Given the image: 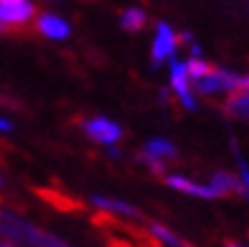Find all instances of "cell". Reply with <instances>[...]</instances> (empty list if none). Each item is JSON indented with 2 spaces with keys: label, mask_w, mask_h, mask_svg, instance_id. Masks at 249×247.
<instances>
[{
  "label": "cell",
  "mask_w": 249,
  "mask_h": 247,
  "mask_svg": "<svg viewBox=\"0 0 249 247\" xmlns=\"http://www.w3.org/2000/svg\"><path fill=\"white\" fill-rule=\"evenodd\" d=\"M0 236L9 243H23L27 247H43V243L48 241L50 234L41 231L39 227H34L27 220L18 218L16 213L0 207Z\"/></svg>",
  "instance_id": "1"
},
{
  "label": "cell",
  "mask_w": 249,
  "mask_h": 247,
  "mask_svg": "<svg viewBox=\"0 0 249 247\" xmlns=\"http://www.w3.org/2000/svg\"><path fill=\"white\" fill-rule=\"evenodd\" d=\"M36 7L27 0H0V23L12 27L16 37H30L27 23L34 19Z\"/></svg>",
  "instance_id": "2"
},
{
  "label": "cell",
  "mask_w": 249,
  "mask_h": 247,
  "mask_svg": "<svg viewBox=\"0 0 249 247\" xmlns=\"http://www.w3.org/2000/svg\"><path fill=\"white\" fill-rule=\"evenodd\" d=\"M238 84H240V75L227 71V68H213V71L202 79H195L193 82V89H195L199 95H215V93H233L238 91Z\"/></svg>",
  "instance_id": "3"
},
{
  "label": "cell",
  "mask_w": 249,
  "mask_h": 247,
  "mask_svg": "<svg viewBox=\"0 0 249 247\" xmlns=\"http://www.w3.org/2000/svg\"><path fill=\"white\" fill-rule=\"evenodd\" d=\"M82 130L86 132V136L93 138L95 143H105V145H111L116 141L123 138V130L120 125H116L113 120L105 116H95V118H89V120H82Z\"/></svg>",
  "instance_id": "4"
},
{
  "label": "cell",
  "mask_w": 249,
  "mask_h": 247,
  "mask_svg": "<svg viewBox=\"0 0 249 247\" xmlns=\"http://www.w3.org/2000/svg\"><path fill=\"white\" fill-rule=\"evenodd\" d=\"M34 195L43 200L48 207L57 209V211H64V213H82L84 211V202L72 197L71 193H66L61 189H48V186H36L34 189Z\"/></svg>",
  "instance_id": "5"
},
{
  "label": "cell",
  "mask_w": 249,
  "mask_h": 247,
  "mask_svg": "<svg viewBox=\"0 0 249 247\" xmlns=\"http://www.w3.org/2000/svg\"><path fill=\"white\" fill-rule=\"evenodd\" d=\"M175 48H177V34L172 32L168 23H157V37L152 43V68H159L168 57H175Z\"/></svg>",
  "instance_id": "6"
},
{
  "label": "cell",
  "mask_w": 249,
  "mask_h": 247,
  "mask_svg": "<svg viewBox=\"0 0 249 247\" xmlns=\"http://www.w3.org/2000/svg\"><path fill=\"white\" fill-rule=\"evenodd\" d=\"M170 84L172 91L177 95V100L184 104L188 111H195L197 104L193 100V93L188 89V73H186V64H181L177 57H170Z\"/></svg>",
  "instance_id": "7"
},
{
  "label": "cell",
  "mask_w": 249,
  "mask_h": 247,
  "mask_svg": "<svg viewBox=\"0 0 249 247\" xmlns=\"http://www.w3.org/2000/svg\"><path fill=\"white\" fill-rule=\"evenodd\" d=\"M34 25H36V32H41L43 37L54 39V41H61L71 34V25L64 19L54 16V14H41Z\"/></svg>",
  "instance_id": "8"
},
{
  "label": "cell",
  "mask_w": 249,
  "mask_h": 247,
  "mask_svg": "<svg viewBox=\"0 0 249 247\" xmlns=\"http://www.w3.org/2000/svg\"><path fill=\"white\" fill-rule=\"evenodd\" d=\"M163 182H165V186H170V189L179 190V193H188V195L204 197V200H213V197H217L215 193H213V189H211V186L195 184V182H190V179H186V177H181V175L163 177Z\"/></svg>",
  "instance_id": "9"
},
{
  "label": "cell",
  "mask_w": 249,
  "mask_h": 247,
  "mask_svg": "<svg viewBox=\"0 0 249 247\" xmlns=\"http://www.w3.org/2000/svg\"><path fill=\"white\" fill-rule=\"evenodd\" d=\"M222 111L236 120H249V91H233L224 100Z\"/></svg>",
  "instance_id": "10"
},
{
  "label": "cell",
  "mask_w": 249,
  "mask_h": 247,
  "mask_svg": "<svg viewBox=\"0 0 249 247\" xmlns=\"http://www.w3.org/2000/svg\"><path fill=\"white\" fill-rule=\"evenodd\" d=\"M91 204L93 207H98V211H107V213H124L129 215V218H143V213L138 211L136 207H131L127 202H120V200H111V197H100V195H93L91 197Z\"/></svg>",
  "instance_id": "11"
},
{
  "label": "cell",
  "mask_w": 249,
  "mask_h": 247,
  "mask_svg": "<svg viewBox=\"0 0 249 247\" xmlns=\"http://www.w3.org/2000/svg\"><path fill=\"white\" fill-rule=\"evenodd\" d=\"M145 23H147V14L141 7H129V9H124L120 14V27L124 32H131V34L141 32L145 27Z\"/></svg>",
  "instance_id": "12"
},
{
  "label": "cell",
  "mask_w": 249,
  "mask_h": 247,
  "mask_svg": "<svg viewBox=\"0 0 249 247\" xmlns=\"http://www.w3.org/2000/svg\"><path fill=\"white\" fill-rule=\"evenodd\" d=\"M150 231L159 243H165V245H170V247H193L188 241L179 238L177 234H172L170 229L163 227V225H159V222H150Z\"/></svg>",
  "instance_id": "13"
},
{
  "label": "cell",
  "mask_w": 249,
  "mask_h": 247,
  "mask_svg": "<svg viewBox=\"0 0 249 247\" xmlns=\"http://www.w3.org/2000/svg\"><path fill=\"white\" fill-rule=\"evenodd\" d=\"M145 152L152 156H159V159H177V148L170 143V141H165V138H152L145 143Z\"/></svg>",
  "instance_id": "14"
},
{
  "label": "cell",
  "mask_w": 249,
  "mask_h": 247,
  "mask_svg": "<svg viewBox=\"0 0 249 247\" xmlns=\"http://www.w3.org/2000/svg\"><path fill=\"white\" fill-rule=\"evenodd\" d=\"M213 68H215V66L209 64V61H204V59H199V57H190L188 61H186V73H188V77L193 79V82L206 77Z\"/></svg>",
  "instance_id": "15"
},
{
  "label": "cell",
  "mask_w": 249,
  "mask_h": 247,
  "mask_svg": "<svg viewBox=\"0 0 249 247\" xmlns=\"http://www.w3.org/2000/svg\"><path fill=\"white\" fill-rule=\"evenodd\" d=\"M138 161H143L145 166H147V168H150L157 177H163L165 175V168H168V166H165L163 159L152 156V154H147V152H141V154H138Z\"/></svg>",
  "instance_id": "16"
},
{
  "label": "cell",
  "mask_w": 249,
  "mask_h": 247,
  "mask_svg": "<svg viewBox=\"0 0 249 247\" xmlns=\"http://www.w3.org/2000/svg\"><path fill=\"white\" fill-rule=\"evenodd\" d=\"M107 245L109 247H136L131 241H127V238H118V236H111V234H107Z\"/></svg>",
  "instance_id": "17"
},
{
  "label": "cell",
  "mask_w": 249,
  "mask_h": 247,
  "mask_svg": "<svg viewBox=\"0 0 249 247\" xmlns=\"http://www.w3.org/2000/svg\"><path fill=\"white\" fill-rule=\"evenodd\" d=\"M238 166H240V177H243V182H245V186L249 189V166L240 159V154H238Z\"/></svg>",
  "instance_id": "18"
},
{
  "label": "cell",
  "mask_w": 249,
  "mask_h": 247,
  "mask_svg": "<svg viewBox=\"0 0 249 247\" xmlns=\"http://www.w3.org/2000/svg\"><path fill=\"white\" fill-rule=\"evenodd\" d=\"M43 247H71V245H66L64 241H59V238H54V236H48V241L43 243Z\"/></svg>",
  "instance_id": "19"
},
{
  "label": "cell",
  "mask_w": 249,
  "mask_h": 247,
  "mask_svg": "<svg viewBox=\"0 0 249 247\" xmlns=\"http://www.w3.org/2000/svg\"><path fill=\"white\" fill-rule=\"evenodd\" d=\"M186 43H193V34L190 32L177 34V46H186Z\"/></svg>",
  "instance_id": "20"
},
{
  "label": "cell",
  "mask_w": 249,
  "mask_h": 247,
  "mask_svg": "<svg viewBox=\"0 0 249 247\" xmlns=\"http://www.w3.org/2000/svg\"><path fill=\"white\" fill-rule=\"evenodd\" d=\"M0 37H16V32H14L12 27H7L0 23Z\"/></svg>",
  "instance_id": "21"
},
{
  "label": "cell",
  "mask_w": 249,
  "mask_h": 247,
  "mask_svg": "<svg viewBox=\"0 0 249 247\" xmlns=\"http://www.w3.org/2000/svg\"><path fill=\"white\" fill-rule=\"evenodd\" d=\"M14 125L7 120V118H0V132H12Z\"/></svg>",
  "instance_id": "22"
},
{
  "label": "cell",
  "mask_w": 249,
  "mask_h": 247,
  "mask_svg": "<svg viewBox=\"0 0 249 247\" xmlns=\"http://www.w3.org/2000/svg\"><path fill=\"white\" fill-rule=\"evenodd\" d=\"M224 247H240V245H238V243H233V241H227V243H224Z\"/></svg>",
  "instance_id": "23"
},
{
  "label": "cell",
  "mask_w": 249,
  "mask_h": 247,
  "mask_svg": "<svg viewBox=\"0 0 249 247\" xmlns=\"http://www.w3.org/2000/svg\"><path fill=\"white\" fill-rule=\"evenodd\" d=\"M0 247H16V245H12V243H0Z\"/></svg>",
  "instance_id": "24"
},
{
  "label": "cell",
  "mask_w": 249,
  "mask_h": 247,
  "mask_svg": "<svg viewBox=\"0 0 249 247\" xmlns=\"http://www.w3.org/2000/svg\"><path fill=\"white\" fill-rule=\"evenodd\" d=\"M0 186H2V177H0Z\"/></svg>",
  "instance_id": "25"
}]
</instances>
